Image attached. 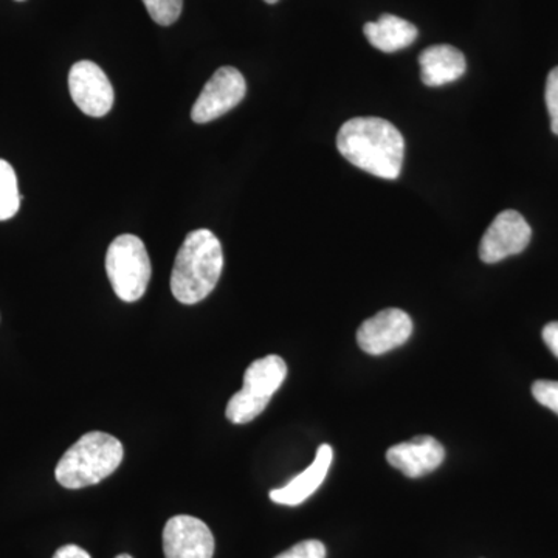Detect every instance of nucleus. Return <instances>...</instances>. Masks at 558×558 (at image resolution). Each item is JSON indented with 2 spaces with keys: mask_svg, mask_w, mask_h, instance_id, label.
I'll use <instances>...</instances> for the list:
<instances>
[{
  "mask_svg": "<svg viewBox=\"0 0 558 558\" xmlns=\"http://www.w3.org/2000/svg\"><path fill=\"white\" fill-rule=\"evenodd\" d=\"M20 207L21 194L16 172L9 161L0 159V222L14 218Z\"/></svg>",
  "mask_w": 558,
  "mask_h": 558,
  "instance_id": "obj_15",
  "label": "nucleus"
},
{
  "mask_svg": "<svg viewBox=\"0 0 558 558\" xmlns=\"http://www.w3.org/2000/svg\"><path fill=\"white\" fill-rule=\"evenodd\" d=\"M337 148L349 163L387 180L399 178L405 156L398 128L377 117L348 120L337 135Z\"/></svg>",
  "mask_w": 558,
  "mask_h": 558,
  "instance_id": "obj_1",
  "label": "nucleus"
},
{
  "mask_svg": "<svg viewBox=\"0 0 558 558\" xmlns=\"http://www.w3.org/2000/svg\"><path fill=\"white\" fill-rule=\"evenodd\" d=\"M288 377V365L279 355L255 360L245 369L244 387L227 403L226 416L233 424H248L263 414Z\"/></svg>",
  "mask_w": 558,
  "mask_h": 558,
  "instance_id": "obj_4",
  "label": "nucleus"
},
{
  "mask_svg": "<svg viewBox=\"0 0 558 558\" xmlns=\"http://www.w3.org/2000/svg\"><path fill=\"white\" fill-rule=\"evenodd\" d=\"M116 558H132L130 554H120V556H117Z\"/></svg>",
  "mask_w": 558,
  "mask_h": 558,
  "instance_id": "obj_22",
  "label": "nucleus"
},
{
  "mask_svg": "<svg viewBox=\"0 0 558 558\" xmlns=\"http://www.w3.org/2000/svg\"><path fill=\"white\" fill-rule=\"evenodd\" d=\"M123 457L119 439L108 433H86L62 454L54 476L62 487L72 490L95 486L120 468Z\"/></svg>",
  "mask_w": 558,
  "mask_h": 558,
  "instance_id": "obj_3",
  "label": "nucleus"
},
{
  "mask_svg": "<svg viewBox=\"0 0 558 558\" xmlns=\"http://www.w3.org/2000/svg\"><path fill=\"white\" fill-rule=\"evenodd\" d=\"M69 90L81 112L89 117H105L112 109L116 94L100 65L80 61L70 69Z\"/></svg>",
  "mask_w": 558,
  "mask_h": 558,
  "instance_id": "obj_7",
  "label": "nucleus"
},
{
  "mask_svg": "<svg viewBox=\"0 0 558 558\" xmlns=\"http://www.w3.org/2000/svg\"><path fill=\"white\" fill-rule=\"evenodd\" d=\"M264 2H267V3H277V2H279V0H264Z\"/></svg>",
  "mask_w": 558,
  "mask_h": 558,
  "instance_id": "obj_23",
  "label": "nucleus"
},
{
  "mask_svg": "<svg viewBox=\"0 0 558 558\" xmlns=\"http://www.w3.org/2000/svg\"><path fill=\"white\" fill-rule=\"evenodd\" d=\"M546 106L550 117V130L558 135V68L550 70L545 90Z\"/></svg>",
  "mask_w": 558,
  "mask_h": 558,
  "instance_id": "obj_18",
  "label": "nucleus"
},
{
  "mask_svg": "<svg viewBox=\"0 0 558 558\" xmlns=\"http://www.w3.org/2000/svg\"><path fill=\"white\" fill-rule=\"evenodd\" d=\"M275 558H326V546L318 539H304Z\"/></svg>",
  "mask_w": 558,
  "mask_h": 558,
  "instance_id": "obj_19",
  "label": "nucleus"
},
{
  "mask_svg": "<svg viewBox=\"0 0 558 558\" xmlns=\"http://www.w3.org/2000/svg\"><path fill=\"white\" fill-rule=\"evenodd\" d=\"M333 451L328 444L318 447L317 457L314 462L304 470L301 475L295 476L284 487L275 488L270 492V499L277 505L282 506H300L312 497L323 481L328 476L330 464H332Z\"/></svg>",
  "mask_w": 558,
  "mask_h": 558,
  "instance_id": "obj_12",
  "label": "nucleus"
},
{
  "mask_svg": "<svg viewBox=\"0 0 558 558\" xmlns=\"http://www.w3.org/2000/svg\"><path fill=\"white\" fill-rule=\"evenodd\" d=\"M163 553L165 558H213L215 537L196 517H172L163 529Z\"/></svg>",
  "mask_w": 558,
  "mask_h": 558,
  "instance_id": "obj_10",
  "label": "nucleus"
},
{
  "mask_svg": "<svg viewBox=\"0 0 558 558\" xmlns=\"http://www.w3.org/2000/svg\"><path fill=\"white\" fill-rule=\"evenodd\" d=\"M16 2H24V0H16Z\"/></svg>",
  "mask_w": 558,
  "mask_h": 558,
  "instance_id": "obj_24",
  "label": "nucleus"
},
{
  "mask_svg": "<svg viewBox=\"0 0 558 558\" xmlns=\"http://www.w3.org/2000/svg\"><path fill=\"white\" fill-rule=\"evenodd\" d=\"M53 558H92L90 554L80 546L76 545H65L62 548L58 549L54 553Z\"/></svg>",
  "mask_w": 558,
  "mask_h": 558,
  "instance_id": "obj_21",
  "label": "nucleus"
},
{
  "mask_svg": "<svg viewBox=\"0 0 558 558\" xmlns=\"http://www.w3.org/2000/svg\"><path fill=\"white\" fill-rule=\"evenodd\" d=\"M106 271L113 292L124 303H135L145 295L150 281L148 250L134 234H121L106 253Z\"/></svg>",
  "mask_w": 558,
  "mask_h": 558,
  "instance_id": "obj_5",
  "label": "nucleus"
},
{
  "mask_svg": "<svg viewBox=\"0 0 558 558\" xmlns=\"http://www.w3.org/2000/svg\"><path fill=\"white\" fill-rule=\"evenodd\" d=\"M149 16L163 27L174 24L183 9V0H143Z\"/></svg>",
  "mask_w": 558,
  "mask_h": 558,
  "instance_id": "obj_16",
  "label": "nucleus"
},
{
  "mask_svg": "<svg viewBox=\"0 0 558 558\" xmlns=\"http://www.w3.org/2000/svg\"><path fill=\"white\" fill-rule=\"evenodd\" d=\"M413 333V322L402 310H385L363 322L357 330V343L366 354L381 355L402 347Z\"/></svg>",
  "mask_w": 558,
  "mask_h": 558,
  "instance_id": "obj_9",
  "label": "nucleus"
},
{
  "mask_svg": "<svg viewBox=\"0 0 558 558\" xmlns=\"http://www.w3.org/2000/svg\"><path fill=\"white\" fill-rule=\"evenodd\" d=\"M543 340H545L549 351L558 359V322L549 323L543 328Z\"/></svg>",
  "mask_w": 558,
  "mask_h": 558,
  "instance_id": "obj_20",
  "label": "nucleus"
},
{
  "mask_svg": "<svg viewBox=\"0 0 558 558\" xmlns=\"http://www.w3.org/2000/svg\"><path fill=\"white\" fill-rule=\"evenodd\" d=\"M245 94H247V84L240 70L220 68L205 84L204 90L194 102L191 119L199 124L219 119L236 108L244 100Z\"/></svg>",
  "mask_w": 558,
  "mask_h": 558,
  "instance_id": "obj_6",
  "label": "nucleus"
},
{
  "mask_svg": "<svg viewBox=\"0 0 558 558\" xmlns=\"http://www.w3.org/2000/svg\"><path fill=\"white\" fill-rule=\"evenodd\" d=\"M223 270L222 244L209 230L191 231L171 274V292L182 304H197L218 286Z\"/></svg>",
  "mask_w": 558,
  "mask_h": 558,
  "instance_id": "obj_2",
  "label": "nucleus"
},
{
  "mask_svg": "<svg viewBox=\"0 0 558 558\" xmlns=\"http://www.w3.org/2000/svg\"><path fill=\"white\" fill-rule=\"evenodd\" d=\"M532 230L526 219L515 209L499 213L490 223L480 244L483 263L495 264L509 256L519 255L531 242Z\"/></svg>",
  "mask_w": 558,
  "mask_h": 558,
  "instance_id": "obj_8",
  "label": "nucleus"
},
{
  "mask_svg": "<svg viewBox=\"0 0 558 558\" xmlns=\"http://www.w3.org/2000/svg\"><path fill=\"white\" fill-rule=\"evenodd\" d=\"M532 395L538 403L558 414V381L537 380L532 385Z\"/></svg>",
  "mask_w": 558,
  "mask_h": 558,
  "instance_id": "obj_17",
  "label": "nucleus"
},
{
  "mask_svg": "<svg viewBox=\"0 0 558 558\" xmlns=\"http://www.w3.org/2000/svg\"><path fill=\"white\" fill-rule=\"evenodd\" d=\"M421 80L425 86L440 87L461 78L468 69L464 53L457 47L439 44L422 51L418 57Z\"/></svg>",
  "mask_w": 558,
  "mask_h": 558,
  "instance_id": "obj_13",
  "label": "nucleus"
},
{
  "mask_svg": "<svg viewBox=\"0 0 558 558\" xmlns=\"http://www.w3.org/2000/svg\"><path fill=\"white\" fill-rule=\"evenodd\" d=\"M446 450L438 439L432 436H416L407 442L396 444L387 451L392 468L400 470L409 478H421L435 472L442 464Z\"/></svg>",
  "mask_w": 558,
  "mask_h": 558,
  "instance_id": "obj_11",
  "label": "nucleus"
},
{
  "mask_svg": "<svg viewBox=\"0 0 558 558\" xmlns=\"http://www.w3.org/2000/svg\"><path fill=\"white\" fill-rule=\"evenodd\" d=\"M366 39L371 46L385 53L407 49L417 38V28L411 22L395 16V14H381L379 21L368 22L363 27Z\"/></svg>",
  "mask_w": 558,
  "mask_h": 558,
  "instance_id": "obj_14",
  "label": "nucleus"
}]
</instances>
